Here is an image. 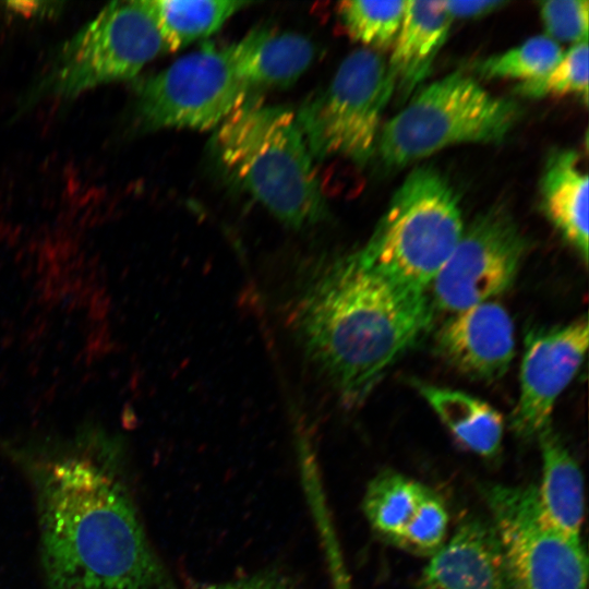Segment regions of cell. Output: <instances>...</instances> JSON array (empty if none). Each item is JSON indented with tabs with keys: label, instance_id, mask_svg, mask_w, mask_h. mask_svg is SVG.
<instances>
[{
	"label": "cell",
	"instance_id": "obj_1",
	"mask_svg": "<svg viewBox=\"0 0 589 589\" xmlns=\"http://www.w3.org/2000/svg\"><path fill=\"white\" fill-rule=\"evenodd\" d=\"M12 453L33 489L48 589H177L145 531L118 436L88 425Z\"/></svg>",
	"mask_w": 589,
	"mask_h": 589
},
{
	"label": "cell",
	"instance_id": "obj_2",
	"mask_svg": "<svg viewBox=\"0 0 589 589\" xmlns=\"http://www.w3.org/2000/svg\"><path fill=\"white\" fill-rule=\"evenodd\" d=\"M432 316L424 291L376 271L358 251L306 264L288 305L303 354L349 406L423 337Z\"/></svg>",
	"mask_w": 589,
	"mask_h": 589
},
{
	"label": "cell",
	"instance_id": "obj_3",
	"mask_svg": "<svg viewBox=\"0 0 589 589\" xmlns=\"http://www.w3.org/2000/svg\"><path fill=\"white\" fill-rule=\"evenodd\" d=\"M213 151L225 173L284 225L321 223L327 207L296 113L247 100L218 127Z\"/></svg>",
	"mask_w": 589,
	"mask_h": 589
},
{
	"label": "cell",
	"instance_id": "obj_4",
	"mask_svg": "<svg viewBox=\"0 0 589 589\" xmlns=\"http://www.w3.org/2000/svg\"><path fill=\"white\" fill-rule=\"evenodd\" d=\"M465 230L458 194L437 169H412L358 252L387 277L426 291Z\"/></svg>",
	"mask_w": 589,
	"mask_h": 589
},
{
	"label": "cell",
	"instance_id": "obj_5",
	"mask_svg": "<svg viewBox=\"0 0 589 589\" xmlns=\"http://www.w3.org/2000/svg\"><path fill=\"white\" fill-rule=\"evenodd\" d=\"M519 105L453 72L434 81L381 129L376 151L387 167H401L443 148L500 143L516 125Z\"/></svg>",
	"mask_w": 589,
	"mask_h": 589
},
{
	"label": "cell",
	"instance_id": "obj_6",
	"mask_svg": "<svg viewBox=\"0 0 589 589\" xmlns=\"http://www.w3.org/2000/svg\"><path fill=\"white\" fill-rule=\"evenodd\" d=\"M393 95L380 52L360 48L348 55L329 85L296 113L312 157L365 165L376 152L382 115Z\"/></svg>",
	"mask_w": 589,
	"mask_h": 589
},
{
	"label": "cell",
	"instance_id": "obj_7",
	"mask_svg": "<svg viewBox=\"0 0 589 589\" xmlns=\"http://www.w3.org/2000/svg\"><path fill=\"white\" fill-rule=\"evenodd\" d=\"M149 0L115 1L60 49L41 88L57 96L134 77L168 52Z\"/></svg>",
	"mask_w": 589,
	"mask_h": 589
},
{
	"label": "cell",
	"instance_id": "obj_8",
	"mask_svg": "<svg viewBox=\"0 0 589 589\" xmlns=\"http://www.w3.org/2000/svg\"><path fill=\"white\" fill-rule=\"evenodd\" d=\"M484 496L512 589H587L581 540L548 519L536 486L493 484Z\"/></svg>",
	"mask_w": 589,
	"mask_h": 589
},
{
	"label": "cell",
	"instance_id": "obj_9",
	"mask_svg": "<svg viewBox=\"0 0 589 589\" xmlns=\"http://www.w3.org/2000/svg\"><path fill=\"white\" fill-rule=\"evenodd\" d=\"M229 46L207 45L181 57L139 88L135 118L142 130L217 128L248 100Z\"/></svg>",
	"mask_w": 589,
	"mask_h": 589
},
{
	"label": "cell",
	"instance_id": "obj_10",
	"mask_svg": "<svg viewBox=\"0 0 589 589\" xmlns=\"http://www.w3.org/2000/svg\"><path fill=\"white\" fill-rule=\"evenodd\" d=\"M527 242L508 209L495 205L477 216L433 283V308L457 313L491 301L516 278Z\"/></svg>",
	"mask_w": 589,
	"mask_h": 589
},
{
	"label": "cell",
	"instance_id": "obj_11",
	"mask_svg": "<svg viewBox=\"0 0 589 589\" xmlns=\"http://www.w3.org/2000/svg\"><path fill=\"white\" fill-rule=\"evenodd\" d=\"M588 344L587 316L526 334L519 396L512 416L517 435L537 437L551 425L554 406L579 371Z\"/></svg>",
	"mask_w": 589,
	"mask_h": 589
},
{
	"label": "cell",
	"instance_id": "obj_12",
	"mask_svg": "<svg viewBox=\"0 0 589 589\" xmlns=\"http://www.w3.org/2000/svg\"><path fill=\"white\" fill-rule=\"evenodd\" d=\"M440 356L474 380L502 377L515 354L512 317L501 304L483 302L454 313L435 337Z\"/></svg>",
	"mask_w": 589,
	"mask_h": 589
},
{
	"label": "cell",
	"instance_id": "obj_13",
	"mask_svg": "<svg viewBox=\"0 0 589 589\" xmlns=\"http://www.w3.org/2000/svg\"><path fill=\"white\" fill-rule=\"evenodd\" d=\"M422 589H512L491 522L465 519L423 570Z\"/></svg>",
	"mask_w": 589,
	"mask_h": 589
},
{
	"label": "cell",
	"instance_id": "obj_14",
	"mask_svg": "<svg viewBox=\"0 0 589 589\" xmlns=\"http://www.w3.org/2000/svg\"><path fill=\"white\" fill-rule=\"evenodd\" d=\"M452 21L444 1L406 2L387 62L394 94L401 101L407 100L431 73L434 60L448 37Z\"/></svg>",
	"mask_w": 589,
	"mask_h": 589
},
{
	"label": "cell",
	"instance_id": "obj_15",
	"mask_svg": "<svg viewBox=\"0 0 589 589\" xmlns=\"http://www.w3.org/2000/svg\"><path fill=\"white\" fill-rule=\"evenodd\" d=\"M229 52L238 76L251 93L293 84L314 60L315 47L303 35L259 27L230 45Z\"/></svg>",
	"mask_w": 589,
	"mask_h": 589
},
{
	"label": "cell",
	"instance_id": "obj_16",
	"mask_svg": "<svg viewBox=\"0 0 589 589\" xmlns=\"http://www.w3.org/2000/svg\"><path fill=\"white\" fill-rule=\"evenodd\" d=\"M588 184L575 151L560 149L549 156L540 181L542 209L584 263L588 261Z\"/></svg>",
	"mask_w": 589,
	"mask_h": 589
},
{
	"label": "cell",
	"instance_id": "obj_17",
	"mask_svg": "<svg viewBox=\"0 0 589 589\" xmlns=\"http://www.w3.org/2000/svg\"><path fill=\"white\" fill-rule=\"evenodd\" d=\"M537 438L542 457V479L540 488H537L541 507L556 528L580 539L584 517L581 471L551 425Z\"/></svg>",
	"mask_w": 589,
	"mask_h": 589
},
{
	"label": "cell",
	"instance_id": "obj_18",
	"mask_svg": "<svg viewBox=\"0 0 589 589\" xmlns=\"http://www.w3.org/2000/svg\"><path fill=\"white\" fill-rule=\"evenodd\" d=\"M416 386L461 445L483 457L498 453L504 421L495 408L457 389L423 382H416Z\"/></svg>",
	"mask_w": 589,
	"mask_h": 589
},
{
	"label": "cell",
	"instance_id": "obj_19",
	"mask_svg": "<svg viewBox=\"0 0 589 589\" xmlns=\"http://www.w3.org/2000/svg\"><path fill=\"white\" fill-rule=\"evenodd\" d=\"M428 488L396 471L373 478L364 493L363 512L372 529L398 545Z\"/></svg>",
	"mask_w": 589,
	"mask_h": 589
},
{
	"label": "cell",
	"instance_id": "obj_20",
	"mask_svg": "<svg viewBox=\"0 0 589 589\" xmlns=\"http://www.w3.org/2000/svg\"><path fill=\"white\" fill-rule=\"evenodd\" d=\"M169 51L216 33L228 19L250 4L235 0H149Z\"/></svg>",
	"mask_w": 589,
	"mask_h": 589
},
{
	"label": "cell",
	"instance_id": "obj_21",
	"mask_svg": "<svg viewBox=\"0 0 589 589\" xmlns=\"http://www.w3.org/2000/svg\"><path fill=\"white\" fill-rule=\"evenodd\" d=\"M406 2L402 0H351L338 4L339 19L348 35L376 52L393 47L400 28Z\"/></svg>",
	"mask_w": 589,
	"mask_h": 589
},
{
	"label": "cell",
	"instance_id": "obj_22",
	"mask_svg": "<svg viewBox=\"0 0 589 589\" xmlns=\"http://www.w3.org/2000/svg\"><path fill=\"white\" fill-rule=\"evenodd\" d=\"M560 45L548 36H533L502 53L480 61L477 72L485 79H512L524 82L546 74L562 58Z\"/></svg>",
	"mask_w": 589,
	"mask_h": 589
},
{
	"label": "cell",
	"instance_id": "obj_23",
	"mask_svg": "<svg viewBox=\"0 0 589 589\" xmlns=\"http://www.w3.org/2000/svg\"><path fill=\"white\" fill-rule=\"evenodd\" d=\"M588 41L573 45L543 76L519 83L515 92L529 98L580 96L588 103Z\"/></svg>",
	"mask_w": 589,
	"mask_h": 589
},
{
	"label": "cell",
	"instance_id": "obj_24",
	"mask_svg": "<svg viewBox=\"0 0 589 589\" xmlns=\"http://www.w3.org/2000/svg\"><path fill=\"white\" fill-rule=\"evenodd\" d=\"M447 526L448 513L443 500L428 488L398 546L414 553L433 555L445 543Z\"/></svg>",
	"mask_w": 589,
	"mask_h": 589
},
{
	"label": "cell",
	"instance_id": "obj_25",
	"mask_svg": "<svg viewBox=\"0 0 589 589\" xmlns=\"http://www.w3.org/2000/svg\"><path fill=\"white\" fill-rule=\"evenodd\" d=\"M540 15L548 37L554 41H588L589 2L550 0L540 2Z\"/></svg>",
	"mask_w": 589,
	"mask_h": 589
},
{
	"label": "cell",
	"instance_id": "obj_26",
	"mask_svg": "<svg viewBox=\"0 0 589 589\" xmlns=\"http://www.w3.org/2000/svg\"><path fill=\"white\" fill-rule=\"evenodd\" d=\"M196 589H293V587L280 572L263 569L229 580L200 585Z\"/></svg>",
	"mask_w": 589,
	"mask_h": 589
},
{
	"label": "cell",
	"instance_id": "obj_27",
	"mask_svg": "<svg viewBox=\"0 0 589 589\" xmlns=\"http://www.w3.org/2000/svg\"><path fill=\"white\" fill-rule=\"evenodd\" d=\"M506 1H444L445 9L452 19H469L485 15L500 9Z\"/></svg>",
	"mask_w": 589,
	"mask_h": 589
}]
</instances>
